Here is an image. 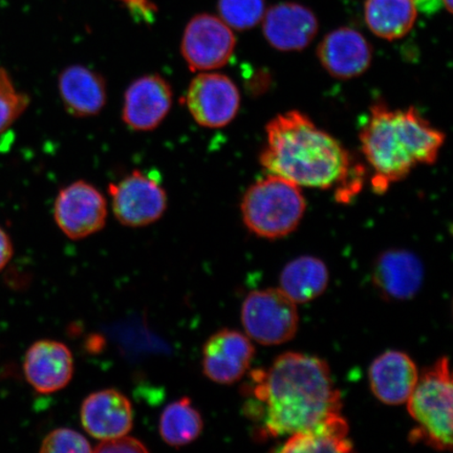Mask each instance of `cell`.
Masks as SVG:
<instances>
[{"instance_id":"14","label":"cell","mask_w":453,"mask_h":453,"mask_svg":"<svg viewBox=\"0 0 453 453\" xmlns=\"http://www.w3.org/2000/svg\"><path fill=\"white\" fill-rule=\"evenodd\" d=\"M71 349L56 340H39L27 350L24 372L28 384L41 394H53L67 387L73 379Z\"/></svg>"},{"instance_id":"7","label":"cell","mask_w":453,"mask_h":453,"mask_svg":"<svg viewBox=\"0 0 453 453\" xmlns=\"http://www.w3.org/2000/svg\"><path fill=\"white\" fill-rule=\"evenodd\" d=\"M113 215L130 228H141L160 219L166 212L165 188L151 174L134 170L126 178L109 186Z\"/></svg>"},{"instance_id":"5","label":"cell","mask_w":453,"mask_h":453,"mask_svg":"<svg viewBox=\"0 0 453 453\" xmlns=\"http://www.w3.org/2000/svg\"><path fill=\"white\" fill-rule=\"evenodd\" d=\"M406 404L410 416L416 422V428L411 434L412 443H423L435 450L450 451L453 385L447 357L421 373Z\"/></svg>"},{"instance_id":"29","label":"cell","mask_w":453,"mask_h":453,"mask_svg":"<svg viewBox=\"0 0 453 453\" xmlns=\"http://www.w3.org/2000/svg\"><path fill=\"white\" fill-rule=\"evenodd\" d=\"M14 253L13 242L9 234L0 226V271L7 265Z\"/></svg>"},{"instance_id":"10","label":"cell","mask_w":453,"mask_h":453,"mask_svg":"<svg viewBox=\"0 0 453 453\" xmlns=\"http://www.w3.org/2000/svg\"><path fill=\"white\" fill-rule=\"evenodd\" d=\"M107 211L104 195L83 180L61 188L54 203L57 226L73 241L87 239L104 229Z\"/></svg>"},{"instance_id":"21","label":"cell","mask_w":453,"mask_h":453,"mask_svg":"<svg viewBox=\"0 0 453 453\" xmlns=\"http://www.w3.org/2000/svg\"><path fill=\"white\" fill-rule=\"evenodd\" d=\"M280 452H349V424L342 411L333 412L315 427L288 435Z\"/></svg>"},{"instance_id":"1","label":"cell","mask_w":453,"mask_h":453,"mask_svg":"<svg viewBox=\"0 0 453 453\" xmlns=\"http://www.w3.org/2000/svg\"><path fill=\"white\" fill-rule=\"evenodd\" d=\"M250 376L246 415L269 437L304 432L342 411V395L330 367L317 357L286 353L267 370L254 371Z\"/></svg>"},{"instance_id":"2","label":"cell","mask_w":453,"mask_h":453,"mask_svg":"<svg viewBox=\"0 0 453 453\" xmlns=\"http://www.w3.org/2000/svg\"><path fill=\"white\" fill-rule=\"evenodd\" d=\"M260 165L299 187L328 189L348 180L352 168L342 143L298 111L280 113L265 127Z\"/></svg>"},{"instance_id":"19","label":"cell","mask_w":453,"mask_h":453,"mask_svg":"<svg viewBox=\"0 0 453 453\" xmlns=\"http://www.w3.org/2000/svg\"><path fill=\"white\" fill-rule=\"evenodd\" d=\"M58 89L62 104L72 117H95L106 105L105 79L88 66L73 65L62 70L58 77Z\"/></svg>"},{"instance_id":"25","label":"cell","mask_w":453,"mask_h":453,"mask_svg":"<svg viewBox=\"0 0 453 453\" xmlns=\"http://www.w3.org/2000/svg\"><path fill=\"white\" fill-rule=\"evenodd\" d=\"M28 104L30 98L16 88L7 70L0 67V134L19 120Z\"/></svg>"},{"instance_id":"17","label":"cell","mask_w":453,"mask_h":453,"mask_svg":"<svg viewBox=\"0 0 453 453\" xmlns=\"http://www.w3.org/2000/svg\"><path fill=\"white\" fill-rule=\"evenodd\" d=\"M423 264L415 253L388 250L379 255L372 268V282L378 292L389 300H409L420 291Z\"/></svg>"},{"instance_id":"8","label":"cell","mask_w":453,"mask_h":453,"mask_svg":"<svg viewBox=\"0 0 453 453\" xmlns=\"http://www.w3.org/2000/svg\"><path fill=\"white\" fill-rule=\"evenodd\" d=\"M234 30L219 16L202 13L189 20L180 41V54L191 72H212L234 57Z\"/></svg>"},{"instance_id":"9","label":"cell","mask_w":453,"mask_h":453,"mask_svg":"<svg viewBox=\"0 0 453 453\" xmlns=\"http://www.w3.org/2000/svg\"><path fill=\"white\" fill-rule=\"evenodd\" d=\"M190 116L198 126L222 128L234 120L241 107L239 88L217 72H202L192 79L185 96Z\"/></svg>"},{"instance_id":"23","label":"cell","mask_w":453,"mask_h":453,"mask_svg":"<svg viewBox=\"0 0 453 453\" xmlns=\"http://www.w3.org/2000/svg\"><path fill=\"white\" fill-rule=\"evenodd\" d=\"M203 421L188 396L173 402L163 411L160 418V434L173 447L189 445L200 437Z\"/></svg>"},{"instance_id":"18","label":"cell","mask_w":453,"mask_h":453,"mask_svg":"<svg viewBox=\"0 0 453 453\" xmlns=\"http://www.w3.org/2000/svg\"><path fill=\"white\" fill-rule=\"evenodd\" d=\"M418 377L415 361L399 350H388L378 356L368 372L372 394L388 405L405 404Z\"/></svg>"},{"instance_id":"24","label":"cell","mask_w":453,"mask_h":453,"mask_svg":"<svg viewBox=\"0 0 453 453\" xmlns=\"http://www.w3.org/2000/svg\"><path fill=\"white\" fill-rule=\"evenodd\" d=\"M219 19L232 30L247 31L262 22L265 0H219Z\"/></svg>"},{"instance_id":"3","label":"cell","mask_w":453,"mask_h":453,"mask_svg":"<svg viewBox=\"0 0 453 453\" xmlns=\"http://www.w3.org/2000/svg\"><path fill=\"white\" fill-rule=\"evenodd\" d=\"M359 137L377 194L409 177L417 166L433 165L445 142V134L415 107L393 110L381 102L372 106Z\"/></svg>"},{"instance_id":"30","label":"cell","mask_w":453,"mask_h":453,"mask_svg":"<svg viewBox=\"0 0 453 453\" xmlns=\"http://www.w3.org/2000/svg\"><path fill=\"white\" fill-rule=\"evenodd\" d=\"M452 2L453 0H441V3H443L444 7L449 13L452 12Z\"/></svg>"},{"instance_id":"26","label":"cell","mask_w":453,"mask_h":453,"mask_svg":"<svg viewBox=\"0 0 453 453\" xmlns=\"http://www.w3.org/2000/svg\"><path fill=\"white\" fill-rule=\"evenodd\" d=\"M89 441L81 433L71 428H57L42 441L41 452H92Z\"/></svg>"},{"instance_id":"22","label":"cell","mask_w":453,"mask_h":453,"mask_svg":"<svg viewBox=\"0 0 453 453\" xmlns=\"http://www.w3.org/2000/svg\"><path fill=\"white\" fill-rule=\"evenodd\" d=\"M365 22L372 34L396 41L411 31L417 20L415 0H366Z\"/></svg>"},{"instance_id":"13","label":"cell","mask_w":453,"mask_h":453,"mask_svg":"<svg viewBox=\"0 0 453 453\" xmlns=\"http://www.w3.org/2000/svg\"><path fill=\"white\" fill-rule=\"evenodd\" d=\"M264 36L281 52L303 50L319 33V20L313 11L296 3H281L265 11Z\"/></svg>"},{"instance_id":"27","label":"cell","mask_w":453,"mask_h":453,"mask_svg":"<svg viewBox=\"0 0 453 453\" xmlns=\"http://www.w3.org/2000/svg\"><path fill=\"white\" fill-rule=\"evenodd\" d=\"M93 451L96 452H149L143 441L138 439L122 435V437L111 440L101 441V443L96 447Z\"/></svg>"},{"instance_id":"28","label":"cell","mask_w":453,"mask_h":453,"mask_svg":"<svg viewBox=\"0 0 453 453\" xmlns=\"http://www.w3.org/2000/svg\"><path fill=\"white\" fill-rule=\"evenodd\" d=\"M128 10L137 21L151 24L156 19L157 11L154 0H119Z\"/></svg>"},{"instance_id":"20","label":"cell","mask_w":453,"mask_h":453,"mask_svg":"<svg viewBox=\"0 0 453 453\" xmlns=\"http://www.w3.org/2000/svg\"><path fill=\"white\" fill-rule=\"evenodd\" d=\"M330 280L326 265L321 259L300 257L282 269L280 288L296 304L307 303L325 293Z\"/></svg>"},{"instance_id":"12","label":"cell","mask_w":453,"mask_h":453,"mask_svg":"<svg viewBox=\"0 0 453 453\" xmlns=\"http://www.w3.org/2000/svg\"><path fill=\"white\" fill-rule=\"evenodd\" d=\"M254 355L250 338L239 331L224 328L203 344V375L215 383L234 384L246 375Z\"/></svg>"},{"instance_id":"15","label":"cell","mask_w":453,"mask_h":453,"mask_svg":"<svg viewBox=\"0 0 453 453\" xmlns=\"http://www.w3.org/2000/svg\"><path fill=\"white\" fill-rule=\"evenodd\" d=\"M317 56L331 76L342 81L364 75L372 60V45L358 31L339 27L322 39Z\"/></svg>"},{"instance_id":"11","label":"cell","mask_w":453,"mask_h":453,"mask_svg":"<svg viewBox=\"0 0 453 453\" xmlns=\"http://www.w3.org/2000/svg\"><path fill=\"white\" fill-rule=\"evenodd\" d=\"M173 104V90L158 73L141 76L124 94L122 120L134 132H151L165 120Z\"/></svg>"},{"instance_id":"4","label":"cell","mask_w":453,"mask_h":453,"mask_svg":"<svg viewBox=\"0 0 453 453\" xmlns=\"http://www.w3.org/2000/svg\"><path fill=\"white\" fill-rule=\"evenodd\" d=\"M307 211L300 187L268 173L249 187L241 203L242 222L254 235L280 240L298 228Z\"/></svg>"},{"instance_id":"6","label":"cell","mask_w":453,"mask_h":453,"mask_svg":"<svg viewBox=\"0 0 453 453\" xmlns=\"http://www.w3.org/2000/svg\"><path fill=\"white\" fill-rule=\"evenodd\" d=\"M242 324L246 335L262 345H280L296 337L297 304L280 288L253 291L243 300Z\"/></svg>"},{"instance_id":"16","label":"cell","mask_w":453,"mask_h":453,"mask_svg":"<svg viewBox=\"0 0 453 453\" xmlns=\"http://www.w3.org/2000/svg\"><path fill=\"white\" fill-rule=\"evenodd\" d=\"M81 418L83 428L95 439L122 437L134 426L133 405L119 390L102 389L84 399Z\"/></svg>"}]
</instances>
